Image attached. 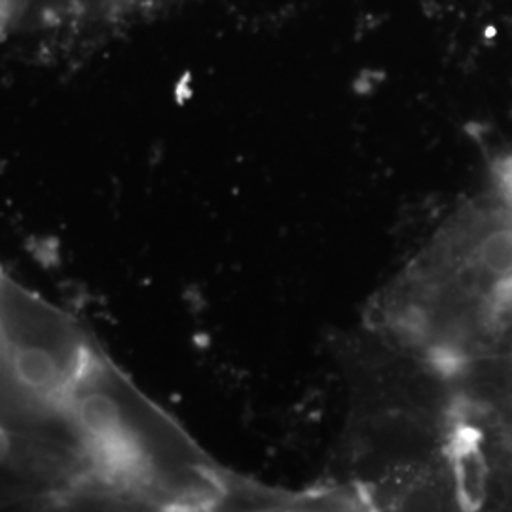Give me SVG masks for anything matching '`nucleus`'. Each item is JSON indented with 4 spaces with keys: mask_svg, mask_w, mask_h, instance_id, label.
<instances>
[{
    "mask_svg": "<svg viewBox=\"0 0 512 512\" xmlns=\"http://www.w3.org/2000/svg\"><path fill=\"white\" fill-rule=\"evenodd\" d=\"M217 492L90 332L0 270V509L200 505Z\"/></svg>",
    "mask_w": 512,
    "mask_h": 512,
    "instance_id": "1",
    "label": "nucleus"
}]
</instances>
